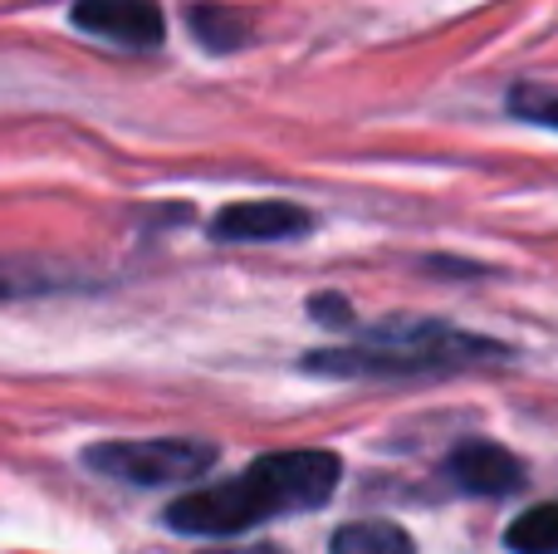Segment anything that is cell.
<instances>
[{
  "mask_svg": "<svg viewBox=\"0 0 558 554\" xmlns=\"http://www.w3.org/2000/svg\"><path fill=\"white\" fill-rule=\"evenodd\" d=\"M343 481V461L333 451H270L245 477L186 491L167 506V526L177 535H241L270 516L318 510Z\"/></svg>",
  "mask_w": 558,
  "mask_h": 554,
  "instance_id": "6da1fadb",
  "label": "cell"
},
{
  "mask_svg": "<svg viewBox=\"0 0 558 554\" xmlns=\"http://www.w3.org/2000/svg\"><path fill=\"white\" fill-rule=\"evenodd\" d=\"M84 467L94 477L128 486H172L196 481L216 467V447L202 437H147V442H94L84 447Z\"/></svg>",
  "mask_w": 558,
  "mask_h": 554,
  "instance_id": "7a4b0ae2",
  "label": "cell"
},
{
  "mask_svg": "<svg viewBox=\"0 0 558 554\" xmlns=\"http://www.w3.org/2000/svg\"><path fill=\"white\" fill-rule=\"evenodd\" d=\"M308 231H314V216L294 202H231L211 216L216 241H241V245L294 241V236H308Z\"/></svg>",
  "mask_w": 558,
  "mask_h": 554,
  "instance_id": "3957f363",
  "label": "cell"
},
{
  "mask_svg": "<svg viewBox=\"0 0 558 554\" xmlns=\"http://www.w3.org/2000/svg\"><path fill=\"white\" fill-rule=\"evenodd\" d=\"M74 25L128 49H153L167 35V20L153 0H78Z\"/></svg>",
  "mask_w": 558,
  "mask_h": 554,
  "instance_id": "277c9868",
  "label": "cell"
},
{
  "mask_svg": "<svg viewBox=\"0 0 558 554\" xmlns=\"http://www.w3.org/2000/svg\"><path fill=\"white\" fill-rule=\"evenodd\" d=\"M446 477L456 481L471 496H510V491L524 486V467L514 451H505L500 442L471 437L446 457Z\"/></svg>",
  "mask_w": 558,
  "mask_h": 554,
  "instance_id": "5b68a950",
  "label": "cell"
},
{
  "mask_svg": "<svg viewBox=\"0 0 558 554\" xmlns=\"http://www.w3.org/2000/svg\"><path fill=\"white\" fill-rule=\"evenodd\" d=\"M84 275L54 261H20V255H0V300H39V294H69L84 290Z\"/></svg>",
  "mask_w": 558,
  "mask_h": 554,
  "instance_id": "8992f818",
  "label": "cell"
},
{
  "mask_svg": "<svg viewBox=\"0 0 558 554\" xmlns=\"http://www.w3.org/2000/svg\"><path fill=\"white\" fill-rule=\"evenodd\" d=\"M186 25H192V35L202 39L206 49H216V55H231V49H241L245 35H251V25H245L241 10L216 5V0H202V5L186 10Z\"/></svg>",
  "mask_w": 558,
  "mask_h": 554,
  "instance_id": "52a82bcc",
  "label": "cell"
},
{
  "mask_svg": "<svg viewBox=\"0 0 558 554\" xmlns=\"http://www.w3.org/2000/svg\"><path fill=\"white\" fill-rule=\"evenodd\" d=\"M333 554H416L412 535L392 520H353L333 535Z\"/></svg>",
  "mask_w": 558,
  "mask_h": 554,
  "instance_id": "ba28073f",
  "label": "cell"
},
{
  "mask_svg": "<svg viewBox=\"0 0 558 554\" xmlns=\"http://www.w3.org/2000/svg\"><path fill=\"white\" fill-rule=\"evenodd\" d=\"M505 545L514 554H558V501L534 506L505 530Z\"/></svg>",
  "mask_w": 558,
  "mask_h": 554,
  "instance_id": "9c48e42d",
  "label": "cell"
},
{
  "mask_svg": "<svg viewBox=\"0 0 558 554\" xmlns=\"http://www.w3.org/2000/svg\"><path fill=\"white\" fill-rule=\"evenodd\" d=\"M514 118H524V123H544V128H558V94H539V88H520V94L510 98Z\"/></svg>",
  "mask_w": 558,
  "mask_h": 554,
  "instance_id": "30bf717a",
  "label": "cell"
}]
</instances>
